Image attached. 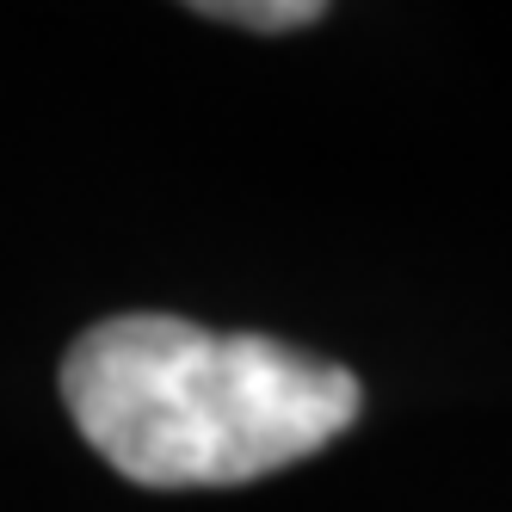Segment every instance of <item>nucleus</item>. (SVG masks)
Masks as SVG:
<instances>
[{"label":"nucleus","instance_id":"f257e3e1","mask_svg":"<svg viewBox=\"0 0 512 512\" xmlns=\"http://www.w3.org/2000/svg\"><path fill=\"white\" fill-rule=\"evenodd\" d=\"M62 395L81 438L142 488H235L358 420L352 371L266 334L179 315H112L68 346Z\"/></svg>","mask_w":512,"mask_h":512},{"label":"nucleus","instance_id":"f03ea898","mask_svg":"<svg viewBox=\"0 0 512 512\" xmlns=\"http://www.w3.org/2000/svg\"><path fill=\"white\" fill-rule=\"evenodd\" d=\"M198 13L229 19V25H253V31H297V25L321 19L315 0H241V7H198Z\"/></svg>","mask_w":512,"mask_h":512}]
</instances>
